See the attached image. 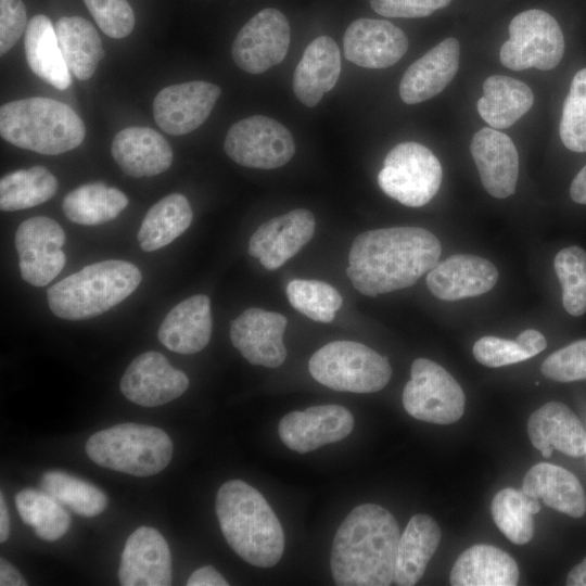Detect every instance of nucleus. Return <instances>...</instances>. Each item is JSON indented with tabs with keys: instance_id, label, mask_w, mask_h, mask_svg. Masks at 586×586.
<instances>
[{
	"instance_id": "603ef678",
	"label": "nucleus",
	"mask_w": 586,
	"mask_h": 586,
	"mask_svg": "<svg viewBox=\"0 0 586 586\" xmlns=\"http://www.w3.org/2000/svg\"><path fill=\"white\" fill-rule=\"evenodd\" d=\"M565 584L568 586H586V558L570 571Z\"/></svg>"
},
{
	"instance_id": "3c124183",
	"label": "nucleus",
	"mask_w": 586,
	"mask_h": 586,
	"mask_svg": "<svg viewBox=\"0 0 586 586\" xmlns=\"http://www.w3.org/2000/svg\"><path fill=\"white\" fill-rule=\"evenodd\" d=\"M570 195L574 202L586 205V165L574 177Z\"/></svg>"
},
{
	"instance_id": "9d476101",
	"label": "nucleus",
	"mask_w": 586,
	"mask_h": 586,
	"mask_svg": "<svg viewBox=\"0 0 586 586\" xmlns=\"http://www.w3.org/2000/svg\"><path fill=\"white\" fill-rule=\"evenodd\" d=\"M403 405L417 420L450 424L462 417L466 396L459 383L441 365L417 358L403 391Z\"/></svg>"
},
{
	"instance_id": "7c9ffc66",
	"label": "nucleus",
	"mask_w": 586,
	"mask_h": 586,
	"mask_svg": "<svg viewBox=\"0 0 586 586\" xmlns=\"http://www.w3.org/2000/svg\"><path fill=\"white\" fill-rule=\"evenodd\" d=\"M25 54L35 75L59 90L69 87V69L59 46L55 27L46 15H35L27 25L24 38Z\"/></svg>"
},
{
	"instance_id": "58836bf2",
	"label": "nucleus",
	"mask_w": 586,
	"mask_h": 586,
	"mask_svg": "<svg viewBox=\"0 0 586 586\" xmlns=\"http://www.w3.org/2000/svg\"><path fill=\"white\" fill-rule=\"evenodd\" d=\"M39 485L63 506L86 518L100 514L107 506V497L99 487L64 471L44 472Z\"/></svg>"
},
{
	"instance_id": "f704fd0d",
	"label": "nucleus",
	"mask_w": 586,
	"mask_h": 586,
	"mask_svg": "<svg viewBox=\"0 0 586 586\" xmlns=\"http://www.w3.org/2000/svg\"><path fill=\"white\" fill-rule=\"evenodd\" d=\"M128 205L124 192L103 182L85 183L65 195L62 208L68 220L95 226L115 219Z\"/></svg>"
},
{
	"instance_id": "1a4fd4ad",
	"label": "nucleus",
	"mask_w": 586,
	"mask_h": 586,
	"mask_svg": "<svg viewBox=\"0 0 586 586\" xmlns=\"http://www.w3.org/2000/svg\"><path fill=\"white\" fill-rule=\"evenodd\" d=\"M510 38L500 48V62L512 71L555 68L564 53L558 22L543 10H527L509 24Z\"/></svg>"
},
{
	"instance_id": "37998d69",
	"label": "nucleus",
	"mask_w": 586,
	"mask_h": 586,
	"mask_svg": "<svg viewBox=\"0 0 586 586\" xmlns=\"http://www.w3.org/2000/svg\"><path fill=\"white\" fill-rule=\"evenodd\" d=\"M559 132L565 148L586 152V67L572 79L563 103Z\"/></svg>"
},
{
	"instance_id": "f8f14e48",
	"label": "nucleus",
	"mask_w": 586,
	"mask_h": 586,
	"mask_svg": "<svg viewBox=\"0 0 586 586\" xmlns=\"http://www.w3.org/2000/svg\"><path fill=\"white\" fill-rule=\"evenodd\" d=\"M290 39L285 15L273 8L264 9L239 30L231 46V56L242 71L262 74L285 58Z\"/></svg>"
},
{
	"instance_id": "a211bd4d",
	"label": "nucleus",
	"mask_w": 586,
	"mask_h": 586,
	"mask_svg": "<svg viewBox=\"0 0 586 586\" xmlns=\"http://www.w3.org/2000/svg\"><path fill=\"white\" fill-rule=\"evenodd\" d=\"M315 217L304 208L293 209L260 225L249 241V254L268 270L280 268L315 232Z\"/></svg>"
},
{
	"instance_id": "423d86ee",
	"label": "nucleus",
	"mask_w": 586,
	"mask_h": 586,
	"mask_svg": "<svg viewBox=\"0 0 586 586\" xmlns=\"http://www.w3.org/2000/svg\"><path fill=\"white\" fill-rule=\"evenodd\" d=\"M85 449L94 463L135 476L163 471L173 456V443L166 432L137 423L101 430L88 438Z\"/></svg>"
},
{
	"instance_id": "f3484780",
	"label": "nucleus",
	"mask_w": 586,
	"mask_h": 586,
	"mask_svg": "<svg viewBox=\"0 0 586 586\" xmlns=\"http://www.w3.org/2000/svg\"><path fill=\"white\" fill-rule=\"evenodd\" d=\"M286 324L288 319L279 313L249 308L231 322L230 340L250 364L277 368L286 358Z\"/></svg>"
},
{
	"instance_id": "a878e982",
	"label": "nucleus",
	"mask_w": 586,
	"mask_h": 586,
	"mask_svg": "<svg viewBox=\"0 0 586 586\" xmlns=\"http://www.w3.org/2000/svg\"><path fill=\"white\" fill-rule=\"evenodd\" d=\"M211 301L204 294L193 295L169 310L158 329V340L169 351L194 354L212 336Z\"/></svg>"
},
{
	"instance_id": "473e14b6",
	"label": "nucleus",
	"mask_w": 586,
	"mask_h": 586,
	"mask_svg": "<svg viewBox=\"0 0 586 586\" xmlns=\"http://www.w3.org/2000/svg\"><path fill=\"white\" fill-rule=\"evenodd\" d=\"M66 65L80 80L89 79L104 55L101 38L92 24L79 16H64L55 24Z\"/></svg>"
},
{
	"instance_id": "39448f33",
	"label": "nucleus",
	"mask_w": 586,
	"mask_h": 586,
	"mask_svg": "<svg viewBox=\"0 0 586 586\" xmlns=\"http://www.w3.org/2000/svg\"><path fill=\"white\" fill-rule=\"evenodd\" d=\"M139 268L110 259L84 267L48 289L52 313L68 320L97 317L128 297L141 282Z\"/></svg>"
},
{
	"instance_id": "79ce46f5",
	"label": "nucleus",
	"mask_w": 586,
	"mask_h": 586,
	"mask_svg": "<svg viewBox=\"0 0 586 586\" xmlns=\"http://www.w3.org/2000/svg\"><path fill=\"white\" fill-rule=\"evenodd\" d=\"M562 288L564 309L574 317L586 313V251L579 246L564 247L553 260Z\"/></svg>"
},
{
	"instance_id": "7ed1b4c3",
	"label": "nucleus",
	"mask_w": 586,
	"mask_h": 586,
	"mask_svg": "<svg viewBox=\"0 0 586 586\" xmlns=\"http://www.w3.org/2000/svg\"><path fill=\"white\" fill-rule=\"evenodd\" d=\"M216 514L231 549L245 562L276 565L284 550V533L264 496L242 480L224 483L216 495Z\"/></svg>"
},
{
	"instance_id": "72a5a7b5",
	"label": "nucleus",
	"mask_w": 586,
	"mask_h": 586,
	"mask_svg": "<svg viewBox=\"0 0 586 586\" xmlns=\"http://www.w3.org/2000/svg\"><path fill=\"white\" fill-rule=\"evenodd\" d=\"M192 217L184 195H166L145 214L137 235L140 247L152 252L168 245L189 228Z\"/></svg>"
},
{
	"instance_id": "dca6fc26",
	"label": "nucleus",
	"mask_w": 586,
	"mask_h": 586,
	"mask_svg": "<svg viewBox=\"0 0 586 586\" xmlns=\"http://www.w3.org/2000/svg\"><path fill=\"white\" fill-rule=\"evenodd\" d=\"M188 386V377L157 352H145L136 357L119 384L127 399L143 407L169 403L184 393Z\"/></svg>"
},
{
	"instance_id": "412c9836",
	"label": "nucleus",
	"mask_w": 586,
	"mask_h": 586,
	"mask_svg": "<svg viewBox=\"0 0 586 586\" xmlns=\"http://www.w3.org/2000/svg\"><path fill=\"white\" fill-rule=\"evenodd\" d=\"M499 273L486 258L456 254L437 263L426 276V285L437 298L454 302L491 291Z\"/></svg>"
},
{
	"instance_id": "4c0bfd02",
	"label": "nucleus",
	"mask_w": 586,
	"mask_h": 586,
	"mask_svg": "<svg viewBox=\"0 0 586 586\" xmlns=\"http://www.w3.org/2000/svg\"><path fill=\"white\" fill-rule=\"evenodd\" d=\"M15 506L22 521L31 526L36 535L43 540L60 539L69 528L68 512L61 502L42 489H22L15 496Z\"/></svg>"
},
{
	"instance_id": "ddd939ff",
	"label": "nucleus",
	"mask_w": 586,
	"mask_h": 586,
	"mask_svg": "<svg viewBox=\"0 0 586 586\" xmlns=\"http://www.w3.org/2000/svg\"><path fill=\"white\" fill-rule=\"evenodd\" d=\"M65 232L53 219L36 216L23 221L15 233L22 278L34 286H44L63 269Z\"/></svg>"
},
{
	"instance_id": "4468645a",
	"label": "nucleus",
	"mask_w": 586,
	"mask_h": 586,
	"mask_svg": "<svg viewBox=\"0 0 586 586\" xmlns=\"http://www.w3.org/2000/svg\"><path fill=\"white\" fill-rule=\"evenodd\" d=\"M220 94L221 89L208 81L165 87L153 100L155 123L169 135H187L206 120Z\"/></svg>"
},
{
	"instance_id": "0eeeda50",
	"label": "nucleus",
	"mask_w": 586,
	"mask_h": 586,
	"mask_svg": "<svg viewBox=\"0 0 586 586\" xmlns=\"http://www.w3.org/2000/svg\"><path fill=\"white\" fill-rule=\"evenodd\" d=\"M311 377L320 384L342 392L374 393L390 381L388 359L353 341H333L309 359Z\"/></svg>"
},
{
	"instance_id": "49530a36",
	"label": "nucleus",
	"mask_w": 586,
	"mask_h": 586,
	"mask_svg": "<svg viewBox=\"0 0 586 586\" xmlns=\"http://www.w3.org/2000/svg\"><path fill=\"white\" fill-rule=\"evenodd\" d=\"M27 14L21 0H0V52L3 55L27 28Z\"/></svg>"
},
{
	"instance_id": "393cba45",
	"label": "nucleus",
	"mask_w": 586,
	"mask_h": 586,
	"mask_svg": "<svg viewBox=\"0 0 586 586\" xmlns=\"http://www.w3.org/2000/svg\"><path fill=\"white\" fill-rule=\"evenodd\" d=\"M111 153L119 168L133 178L162 174L173 162L167 140L149 127H128L117 132Z\"/></svg>"
},
{
	"instance_id": "c85d7f7f",
	"label": "nucleus",
	"mask_w": 586,
	"mask_h": 586,
	"mask_svg": "<svg viewBox=\"0 0 586 586\" xmlns=\"http://www.w3.org/2000/svg\"><path fill=\"white\" fill-rule=\"evenodd\" d=\"M519 566L504 550L485 544L464 550L454 563L449 582L453 586H514Z\"/></svg>"
},
{
	"instance_id": "6ab92c4d",
	"label": "nucleus",
	"mask_w": 586,
	"mask_h": 586,
	"mask_svg": "<svg viewBox=\"0 0 586 586\" xmlns=\"http://www.w3.org/2000/svg\"><path fill=\"white\" fill-rule=\"evenodd\" d=\"M345 58L366 68H385L397 63L408 49L405 33L383 20L358 18L343 37Z\"/></svg>"
},
{
	"instance_id": "864d4df0",
	"label": "nucleus",
	"mask_w": 586,
	"mask_h": 586,
	"mask_svg": "<svg viewBox=\"0 0 586 586\" xmlns=\"http://www.w3.org/2000/svg\"><path fill=\"white\" fill-rule=\"evenodd\" d=\"M10 534V518L4 501L3 493L0 496V542L3 543L8 539Z\"/></svg>"
},
{
	"instance_id": "6e6552de",
	"label": "nucleus",
	"mask_w": 586,
	"mask_h": 586,
	"mask_svg": "<svg viewBox=\"0 0 586 586\" xmlns=\"http://www.w3.org/2000/svg\"><path fill=\"white\" fill-rule=\"evenodd\" d=\"M442 177L441 163L431 150L417 142H403L386 155L378 182L390 198L420 207L436 194Z\"/></svg>"
},
{
	"instance_id": "a19ab883",
	"label": "nucleus",
	"mask_w": 586,
	"mask_h": 586,
	"mask_svg": "<svg viewBox=\"0 0 586 586\" xmlns=\"http://www.w3.org/2000/svg\"><path fill=\"white\" fill-rule=\"evenodd\" d=\"M285 291L292 307L319 322H331L343 303L335 288L319 280L294 279Z\"/></svg>"
},
{
	"instance_id": "8fccbe9b",
	"label": "nucleus",
	"mask_w": 586,
	"mask_h": 586,
	"mask_svg": "<svg viewBox=\"0 0 586 586\" xmlns=\"http://www.w3.org/2000/svg\"><path fill=\"white\" fill-rule=\"evenodd\" d=\"M0 585L1 586H25V578L5 559H0Z\"/></svg>"
},
{
	"instance_id": "c9c22d12",
	"label": "nucleus",
	"mask_w": 586,
	"mask_h": 586,
	"mask_svg": "<svg viewBox=\"0 0 586 586\" xmlns=\"http://www.w3.org/2000/svg\"><path fill=\"white\" fill-rule=\"evenodd\" d=\"M58 190V180L43 166H34L7 174L0 180V208L15 212L50 200Z\"/></svg>"
},
{
	"instance_id": "9b49d317",
	"label": "nucleus",
	"mask_w": 586,
	"mask_h": 586,
	"mask_svg": "<svg viewBox=\"0 0 586 586\" xmlns=\"http://www.w3.org/2000/svg\"><path fill=\"white\" fill-rule=\"evenodd\" d=\"M224 150L241 166L273 169L292 158L295 144L292 133L282 124L267 116L254 115L229 128Z\"/></svg>"
},
{
	"instance_id": "c03bdc74",
	"label": "nucleus",
	"mask_w": 586,
	"mask_h": 586,
	"mask_svg": "<svg viewBox=\"0 0 586 586\" xmlns=\"http://www.w3.org/2000/svg\"><path fill=\"white\" fill-rule=\"evenodd\" d=\"M542 373L557 382L586 380V339L575 341L549 355Z\"/></svg>"
},
{
	"instance_id": "e433bc0d",
	"label": "nucleus",
	"mask_w": 586,
	"mask_h": 586,
	"mask_svg": "<svg viewBox=\"0 0 586 586\" xmlns=\"http://www.w3.org/2000/svg\"><path fill=\"white\" fill-rule=\"evenodd\" d=\"M540 510L538 499L522 489L506 487L492 501V515L499 531L513 544L525 545L534 536L533 514Z\"/></svg>"
},
{
	"instance_id": "20e7f679",
	"label": "nucleus",
	"mask_w": 586,
	"mask_h": 586,
	"mask_svg": "<svg viewBox=\"0 0 586 586\" xmlns=\"http://www.w3.org/2000/svg\"><path fill=\"white\" fill-rule=\"evenodd\" d=\"M0 133L21 149L58 155L77 148L85 139L86 127L67 104L33 97L1 106Z\"/></svg>"
},
{
	"instance_id": "de8ad7c7",
	"label": "nucleus",
	"mask_w": 586,
	"mask_h": 586,
	"mask_svg": "<svg viewBox=\"0 0 586 586\" xmlns=\"http://www.w3.org/2000/svg\"><path fill=\"white\" fill-rule=\"evenodd\" d=\"M451 0H370L371 8L386 17H425Z\"/></svg>"
},
{
	"instance_id": "c756f323",
	"label": "nucleus",
	"mask_w": 586,
	"mask_h": 586,
	"mask_svg": "<svg viewBox=\"0 0 586 586\" xmlns=\"http://www.w3.org/2000/svg\"><path fill=\"white\" fill-rule=\"evenodd\" d=\"M442 533L436 521L428 514H415L399 537L394 582L399 586L416 585L436 551Z\"/></svg>"
},
{
	"instance_id": "f257e3e1",
	"label": "nucleus",
	"mask_w": 586,
	"mask_h": 586,
	"mask_svg": "<svg viewBox=\"0 0 586 586\" xmlns=\"http://www.w3.org/2000/svg\"><path fill=\"white\" fill-rule=\"evenodd\" d=\"M441 253L440 240L423 228L370 230L353 241L346 275L358 292L375 297L413 285L438 263Z\"/></svg>"
},
{
	"instance_id": "2eb2a0df",
	"label": "nucleus",
	"mask_w": 586,
	"mask_h": 586,
	"mask_svg": "<svg viewBox=\"0 0 586 586\" xmlns=\"http://www.w3.org/2000/svg\"><path fill=\"white\" fill-rule=\"evenodd\" d=\"M353 428L354 417L347 408L321 405L289 412L280 420L278 433L288 448L306 454L344 440Z\"/></svg>"
},
{
	"instance_id": "4be33fe9",
	"label": "nucleus",
	"mask_w": 586,
	"mask_h": 586,
	"mask_svg": "<svg viewBox=\"0 0 586 586\" xmlns=\"http://www.w3.org/2000/svg\"><path fill=\"white\" fill-rule=\"evenodd\" d=\"M470 151L484 189L494 198L515 192L519 155L512 140L497 129L485 127L472 138Z\"/></svg>"
},
{
	"instance_id": "5701e85b",
	"label": "nucleus",
	"mask_w": 586,
	"mask_h": 586,
	"mask_svg": "<svg viewBox=\"0 0 586 586\" xmlns=\"http://www.w3.org/2000/svg\"><path fill=\"white\" fill-rule=\"evenodd\" d=\"M527 433L533 446L545 458L553 448L570 456L586 454V431L576 415L560 402H549L528 418Z\"/></svg>"
},
{
	"instance_id": "b1692460",
	"label": "nucleus",
	"mask_w": 586,
	"mask_h": 586,
	"mask_svg": "<svg viewBox=\"0 0 586 586\" xmlns=\"http://www.w3.org/2000/svg\"><path fill=\"white\" fill-rule=\"evenodd\" d=\"M460 44L449 37L429 50L405 72L399 95L407 104L433 98L451 81L459 67Z\"/></svg>"
},
{
	"instance_id": "2f4dec72",
	"label": "nucleus",
	"mask_w": 586,
	"mask_h": 586,
	"mask_svg": "<svg viewBox=\"0 0 586 586\" xmlns=\"http://www.w3.org/2000/svg\"><path fill=\"white\" fill-rule=\"evenodd\" d=\"M477 101L480 116L494 129L512 126L534 103L532 89L523 81L505 75H492L483 84Z\"/></svg>"
},
{
	"instance_id": "f03ea898",
	"label": "nucleus",
	"mask_w": 586,
	"mask_h": 586,
	"mask_svg": "<svg viewBox=\"0 0 586 586\" xmlns=\"http://www.w3.org/2000/svg\"><path fill=\"white\" fill-rule=\"evenodd\" d=\"M399 527L375 504L354 508L339 526L331 550V572L340 586H387L394 582Z\"/></svg>"
},
{
	"instance_id": "ea45409f",
	"label": "nucleus",
	"mask_w": 586,
	"mask_h": 586,
	"mask_svg": "<svg viewBox=\"0 0 586 586\" xmlns=\"http://www.w3.org/2000/svg\"><path fill=\"white\" fill-rule=\"evenodd\" d=\"M547 346L545 336L537 330H524L515 340L483 336L473 346V356L491 368L513 365L530 359Z\"/></svg>"
},
{
	"instance_id": "cd10ccee",
	"label": "nucleus",
	"mask_w": 586,
	"mask_h": 586,
	"mask_svg": "<svg viewBox=\"0 0 586 586\" xmlns=\"http://www.w3.org/2000/svg\"><path fill=\"white\" fill-rule=\"evenodd\" d=\"M521 489L572 518H582L586 512V495L582 484L572 472L559 466L547 462L533 466L526 472Z\"/></svg>"
},
{
	"instance_id": "09e8293b",
	"label": "nucleus",
	"mask_w": 586,
	"mask_h": 586,
	"mask_svg": "<svg viewBox=\"0 0 586 586\" xmlns=\"http://www.w3.org/2000/svg\"><path fill=\"white\" fill-rule=\"evenodd\" d=\"M188 586H227L225 577L212 565L195 570L187 581Z\"/></svg>"
},
{
	"instance_id": "bb28decb",
	"label": "nucleus",
	"mask_w": 586,
	"mask_h": 586,
	"mask_svg": "<svg viewBox=\"0 0 586 586\" xmlns=\"http://www.w3.org/2000/svg\"><path fill=\"white\" fill-rule=\"evenodd\" d=\"M341 74V54L328 36L315 38L305 49L293 74V91L306 106L317 105L336 84Z\"/></svg>"
},
{
	"instance_id": "a18cd8bd",
	"label": "nucleus",
	"mask_w": 586,
	"mask_h": 586,
	"mask_svg": "<svg viewBox=\"0 0 586 586\" xmlns=\"http://www.w3.org/2000/svg\"><path fill=\"white\" fill-rule=\"evenodd\" d=\"M100 29L109 37L122 39L135 27V14L126 0H84Z\"/></svg>"
},
{
	"instance_id": "aec40b11",
	"label": "nucleus",
	"mask_w": 586,
	"mask_h": 586,
	"mask_svg": "<svg viewBox=\"0 0 586 586\" xmlns=\"http://www.w3.org/2000/svg\"><path fill=\"white\" fill-rule=\"evenodd\" d=\"M123 586H168L171 559L166 539L155 528L141 526L125 543L118 569Z\"/></svg>"
}]
</instances>
